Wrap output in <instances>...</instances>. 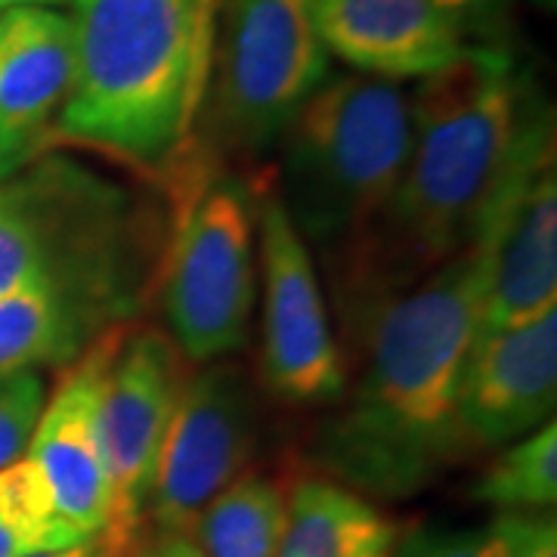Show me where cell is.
<instances>
[{
  "mask_svg": "<svg viewBox=\"0 0 557 557\" xmlns=\"http://www.w3.org/2000/svg\"><path fill=\"white\" fill-rule=\"evenodd\" d=\"M552 109L496 44L465 47L409 97L412 139L391 199L332 260L341 335L478 239L498 186Z\"/></svg>",
  "mask_w": 557,
  "mask_h": 557,
  "instance_id": "6da1fadb",
  "label": "cell"
},
{
  "mask_svg": "<svg viewBox=\"0 0 557 557\" xmlns=\"http://www.w3.org/2000/svg\"><path fill=\"white\" fill-rule=\"evenodd\" d=\"M486 285L490 242L478 236L359 329L357 379L313 443L325 478L397 502L461 461L456 403Z\"/></svg>",
  "mask_w": 557,
  "mask_h": 557,
  "instance_id": "7a4b0ae2",
  "label": "cell"
},
{
  "mask_svg": "<svg viewBox=\"0 0 557 557\" xmlns=\"http://www.w3.org/2000/svg\"><path fill=\"white\" fill-rule=\"evenodd\" d=\"M69 7L75 75L53 139L164 183L196 134L218 0H72Z\"/></svg>",
  "mask_w": 557,
  "mask_h": 557,
  "instance_id": "3957f363",
  "label": "cell"
},
{
  "mask_svg": "<svg viewBox=\"0 0 557 557\" xmlns=\"http://www.w3.org/2000/svg\"><path fill=\"white\" fill-rule=\"evenodd\" d=\"M409 97L394 81L325 78L278 137L276 186L310 251L338 258L379 218L409 156Z\"/></svg>",
  "mask_w": 557,
  "mask_h": 557,
  "instance_id": "277c9868",
  "label": "cell"
},
{
  "mask_svg": "<svg viewBox=\"0 0 557 557\" xmlns=\"http://www.w3.org/2000/svg\"><path fill=\"white\" fill-rule=\"evenodd\" d=\"M164 186L174 205L156 278L164 335L189 366L218 362L245 347L258 300V183L189 143Z\"/></svg>",
  "mask_w": 557,
  "mask_h": 557,
  "instance_id": "5b68a950",
  "label": "cell"
},
{
  "mask_svg": "<svg viewBox=\"0 0 557 557\" xmlns=\"http://www.w3.org/2000/svg\"><path fill=\"white\" fill-rule=\"evenodd\" d=\"M329 78L307 0H218L211 62L193 143L226 171H248Z\"/></svg>",
  "mask_w": 557,
  "mask_h": 557,
  "instance_id": "8992f818",
  "label": "cell"
},
{
  "mask_svg": "<svg viewBox=\"0 0 557 557\" xmlns=\"http://www.w3.org/2000/svg\"><path fill=\"white\" fill-rule=\"evenodd\" d=\"M260 406L248 372L230 362L189 369L161 443L143 530L193 533L201 511L248 471Z\"/></svg>",
  "mask_w": 557,
  "mask_h": 557,
  "instance_id": "52a82bcc",
  "label": "cell"
},
{
  "mask_svg": "<svg viewBox=\"0 0 557 557\" xmlns=\"http://www.w3.org/2000/svg\"><path fill=\"white\" fill-rule=\"evenodd\" d=\"M258 245L263 278L260 375L267 391L288 406L338 403L347 369L322 300L317 260L273 180L258 183Z\"/></svg>",
  "mask_w": 557,
  "mask_h": 557,
  "instance_id": "ba28073f",
  "label": "cell"
},
{
  "mask_svg": "<svg viewBox=\"0 0 557 557\" xmlns=\"http://www.w3.org/2000/svg\"><path fill=\"white\" fill-rule=\"evenodd\" d=\"M186 375L189 362L161 329L124 325L102 379V449L112 486L102 557H124L143 533L161 443Z\"/></svg>",
  "mask_w": 557,
  "mask_h": 557,
  "instance_id": "9c48e42d",
  "label": "cell"
},
{
  "mask_svg": "<svg viewBox=\"0 0 557 557\" xmlns=\"http://www.w3.org/2000/svg\"><path fill=\"white\" fill-rule=\"evenodd\" d=\"M478 236L490 242L480 332L496 335L557 307L555 115L548 112L498 186Z\"/></svg>",
  "mask_w": 557,
  "mask_h": 557,
  "instance_id": "30bf717a",
  "label": "cell"
},
{
  "mask_svg": "<svg viewBox=\"0 0 557 557\" xmlns=\"http://www.w3.org/2000/svg\"><path fill=\"white\" fill-rule=\"evenodd\" d=\"M124 325L106 332L44 399L22 458L38 474L62 523L81 536L100 539L112 518V486L102 449V379Z\"/></svg>",
  "mask_w": 557,
  "mask_h": 557,
  "instance_id": "8fae6325",
  "label": "cell"
},
{
  "mask_svg": "<svg viewBox=\"0 0 557 557\" xmlns=\"http://www.w3.org/2000/svg\"><path fill=\"white\" fill-rule=\"evenodd\" d=\"M557 307L474 341L456 403L461 461L502 449L555 418Z\"/></svg>",
  "mask_w": 557,
  "mask_h": 557,
  "instance_id": "7c38bea8",
  "label": "cell"
},
{
  "mask_svg": "<svg viewBox=\"0 0 557 557\" xmlns=\"http://www.w3.org/2000/svg\"><path fill=\"white\" fill-rule=\"evenodd\" d=\"M329 57L381 81L428 78L468 47L465 25L437 0H307Z\"/></svg>",
  "mask_w": 557,
  "mask_h": 557,
  "instance_id": "4fadbf2b",
  "label": "cell"
},
{
  "mask_svg": "<svg viewBox=\"0 0 557 557\" xmlns=\"http://www.w3.org/2000/svg\"><path fill=\"white\" fill-rule=\"evenodd\" d=\"M75 75V25L53 7L0 13V164L16 171L53 139Z\"/></svg>",
  "mask_w": 557,
  "mask_h": 557,
  "instance_id": "5bb4252c",
  "label": "cell"
},
{
  "mask_svg": "<svg viewBox=\"0 0 557 557\" xmlns=\"http://www.w3.org/2000/svg\"><path fill=\"white\" fill-rule=\"evenodd\" d=\"M394 520L372 498L329 478L300 480L285 498L276 557H391Z\"/></svg>",
  "mask_w": 557,
  "mask_h": 557,
  "instance_id": "9a60e30c",
  "label": "cell"
},
{
  "mask_svg": "<svg viewBox=\"0 0 557 557\" xmlns=\"http://www.w3.org/2000/svg\"><path fill=\"white\" fill-rule=\"evenodd\" d=\"M112 329L119 325L94 307L62 295L47 282H28L0 298V379L72 366Z\"/></svg>",
  "mask_w": 557,
  "mask_h": 557,
  "instance_id": "2e32d148",
  "label": "cell"
},
{
  "mask_svg": "<svg viewBox=\"0 0 557 557\" xmlns=\"http://www.w3.org/2000/svg\"><path fill=\"white\" fill-rule=\"evenodd\" d=\"M285 498L276 480L245 471L201 511L193 533L208 557H276Z\"/></svg>",
  "mask_w": 557,
  "mask_h": 557,
  "instance_id": "e0dca14e",
  "label": "cell"
},
{
  "mask_svg": "<svg viewBox=\"0 0 557 557\" xmlns=\"http://www.w3.org/2000/svg\"><path fill=\"white\" fill-rule=\"evenodd\" d=\"M471 496L498 515H545L557 502V421L502 446Z\"/></svg>",
  "mask_w": 557,
  "mask_h": 557,
  "instance_id": "ac0fdd59",
  "label": "cell"
},
{
  "mask_svg": "<svg viewBox=\"0 0 557 557\" xmlns=\"http://www.w3.org/2000/svg\"><path fill=\"white\" fill-rule=\"evenodd\" d=\"M87 542L62 523L25 458L0 468V557H28L60 552Z\"/></svg>",
  "mask_w": 557,
  "mask_h": 557,
  "instance_id": "d6986e66",
  "label": "cell"
},
{
  "mask_svg": "<svg viewBox=\"0 0 557 557\" xmlns=\"http://www.w3.org/2000/svg\"><path fill=\"white\" fill-rule=\"evenodd\" d=\"M552 515H496L478 527L418 530L397 539L391 557H527Z\"/></svg>",
  "mask_w": 557,
  "mask_h": 557,
  "instance_id": "ffe728a7",
  "label": "cell"
},
{
  "mask_svg": "<svg viewBox=\"0 0 557 557\" xmlns=\"http://www.w3.org/2000/svg\"><path fill=\"white\" fill-rule=\"evenodd\" d=\"M44 399L47 384L40 372H16L0 379V468L25 453Z\"/></svg>",
  "mask_w": 557,
  "mask_h": 557,
  "instance_id": "44dd1931",
  "label": "cell"
},
{
  "mask_svg": "<svg viewBox=\"0 0 557 557\" xmlns=\"http://www.w3.org/2000/svg\"><path fill=\"white\" fill-rule=\"evenodd\" d=\"M35 282V248L16 180L0 186V298Z\"/></svg>",
  "mask_w": 557,
  "mask_h": 557,
  "instance_id": "7402d4cb",
  "label": "cell"
},
{
  "mask_svg": "<svg viewBox=\"0 0 557 557\" xmlns=\"http://www.w3.org/2000/svg\"><path fill=\"white\" fill-rule=\"evenodd\" d=\"M124 557H208L196 533L180 530H143Z\"/></svg>",
  "mask_w": 557,
  "mask_h": 557,
  "instance_id": "603a6c76",
  "label": "cell"
},
{
  "mask_svg": "<svg viewBox=\"0 0 557 557\" xmlns=\"http://www.w3.org/2000/svg\"><path fill=\"white\" fill-rule=\"evenodd\" d=\"M437 3L465 25V32L496 28V20L502 16V10L508 7V0H437Z\"/></svg>",
  "mask_w": 557,
  "mask_h": 557,
  "instance_id": "cb8c5ba5",
  "label": "cell"
},
{
  "mask_svg": "<svg viewBox=\"0 0 557 557\" xmlns=\"http://www.w3.org/2000/svg\"><path fill=\"white\" fill-rule=\"evenodd\" d=\"M527 557H557V523L555 518L545 520V527L539 530L536 542H533V548H530V555Z\"/></svg>",
  "mask_w": 557,
  "mask_h": 557,
  "instance_id": "d4e9b609",
  "label": "cell"
},
{
  "mask_svg": "<svg viewBox=\"0 0 557 557\" xmlns=\"http://www.w3.org/2000/svg\"><path fill=\"white\" fill-rule=\"evenodd\" d=\"M28 557H102L100 555V539H87L81 545H72V548H60V552H40V555Z\"/></svg>",
  "mask_w": 557,
  "mask_h": 557,
  "instance_id": "484cf974",
  "label": "cell"
},
{
  "mask_svg": "<svg viewBox=\"0 0 557 557\" xmlns=\"http://www.w3.org/2000/svg\"><path fill=\"white\" fill-rule=\"evenodd\" d=\"M72 0H0V13L3 10H16V7H53V10H60V7H69Z\"/></svg>",
  "mask_w": 557,
  "mask_h": 557,
  "instance_id": "4316f807",
  "label": "cell"
},
{
  "mask_svg": "<svg viewBox=\"0 0 557 557\" xmlns=\"http://www.w3.org/2000/svg\"><path fill=\"white\" fill-rule=\"evenodd\" d=\"M533 7H539L542 13H555V7H557V0H530Z\"/></svg>",
  "mask_w": 557,
  "mask_h": 557,
  "instance_id": "83f0119b",
  "label": "cell"
},
{
  "mask_svg": "<svg viewBox=\"0 0 557 557\" xmlns=\"http://www.w3.org/2000/svg\"><path fill=\"white\" fill-rule=\"evenodd\" d=\"M7 174H10V171H7V168H3V164H0V180L7 177Z\"/></svg>",
  "mask_w": 557,
  "mask_h": 557,
  "instance_id": "f1b7e54d",
  "label": "cell"
}]
</instances>
